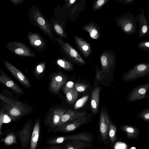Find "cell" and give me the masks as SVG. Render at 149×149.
Here are the masks:
<instances>
[{
    "label": "cell",
    "mask_w": 149,
    "mask_h": 149,
    "mask_svg": "<svg viewBox=\"0 0 149 149\" xmlns=\"http://www.w3.org/2000/svg\"><path fill=\"white\" fill-rule=\"evenodd\" d=\"M115 21L117 25L120 27L125 34L131 35L138 33L137 29L136 18L134 15L128 11L122 16L117 17Z\"/></svg>",
    "instance_id": "1"
},
{
    "label": "cell",
    "mask_w": 149,
    "mask_h": 149,
    "mask_svg": "<svg viewBox=\"0 0 149 149\" xmlns=\"http://www.w3.org/2000/svg\"><path fill=\"white\" fill-rule=\"evenodd\" d=\"M0 98L6 104L5 107L7 114L12 121H16L26 113L25 107L19 102L14 101L13 99L7 98L1 94L0 95Z\"/></svg>",
    "instance_id": "2"
},
{
    "label": "cell",
    "mask_w": 149,
    "mask_h": 149,
    "mask_svg": "<svg viewBox=\"0 0 149 149\" xmlns=\"http://www.w3.org/2000/svg\"><path fill=\"white\" fill-rule=\"evenodd\" d=\"M149 74V59L147 63H139L123 74V81L130 82Z\"/></svg>",
    "instance_id": "3"
},
{
    "label": "cell",
    "mask_w": 149,
    "mask_h": 149,
    "mask_svg": "<svg viewBox=\"0 0 149 149\" xmlns=\"http://www.w3.org/2000/svg\"><path fill=\"white\" fill-rule=\"evenodd\" d=\"M33 124L29 119L24 125L21 130H18L16 132L22 148L27 149L29 145L33 131Z\"/></svg>",
    "instance_id": "4"
},
{
    "label": "cell",
    "mask_w": 149,
    "mask_h": 149,
    "mask_svg": "<svg viewBox=\"0 0 149 149\" xmlns=\"http://www.w3.org/2000/svg\"><path fill=\"white\" fill-rule=\"evenodd\" d=\"M66 111V109L61 108L56 109L46 118L45 124L46 127H48L47 134L52 132L57 127L62 116Z\"/></svg>",
    "instance_id": "5"
},
{
    "label": "cell",
    "mask_w": 149,
    "mask_h": 149,
    "mask_svg": "<svg viewBox=\"0 0 149 149\" xmlns=\"http://www.w3.org/2000/svg\"><path fill=\"white\" fill-rule=\"evenodd\" d=\"M88 118L86 116L79 117L73 119L57 126L52 132L55 133L57 132H68L74 130L82 124L88 122Z\"/></svg>",
    "instance_id": "6"
},
{
    "label": "cell",
    "mask_w": 149,
    "mask_h": 149,
    "mask_svg": "<svg viewBox=\"0 0 149 149\" xmlns=\"http://www.w3.org/2000/svg\"><path fill=\"white\" fill-rule=\"evenodd\" d=\"M149 90V82L137 86L132 89L128 93L127 99L129 102H134L149 97L147 94Z\"/></svg>",
    "instance_id": "7"
},
{
    "label": "cell",
    "mask_w": 149,
    "mask_h": 149,
    "mask_svg": "<svg viewBox=\"0 0 149 149\" xmlns=\"http://www.w3.org/2000/svg\"><path fill=\"white\" fill-rule=\"evenodd\" d=\"M91 137L88 134L81 133L77 134L65 136H60L48 138L46 143L50 145L61 143L68 140H79L89 141Z\"/></svg>",
    "instance_id": "8"
},
{
    "label": "cell",
    "mask_w": 149,
    "mask_h": 149,
    "mask_svg": "<svg viewBox=\"0 0 149 149\" xmlns=\"http://www.w3.org/2000/svg\"><path fill=\"white\" fill-rule=\"evenodd\" d=\"M102 70L108 73L111 68L116 63V56L113 51L110 50L104 51L100 57Z\"/></svg>",
    "instance_id": "9"
},
{
    "label": "cell",
    "mask_w": 149,
    "mask_h": 149,
    "mask_svg": "<svg viewBox=\"0 0 149 149\" xmlns=\"http://www.w3.org/2000/svg\"><path fill=\"white\" fill-rule=\"evenodd\" d=\"M61 48L64 53L76 63L85 65L86 62L76 50L67 42H64L59 40Z\"/></svg>",
    "instance_id": "10"
},
{
    "label": "cell",
    "mask_w": 149,
    "mask_h": 149,
    "mask_svg": "<svg viewBox=\"0 0 149 149\" xmlns=\"http://www.w3.org/2000/svg\"><path fill=\"white\" fill-rule=\"evenodd\" d=\"M141 13L136 15L139 28L138 30L139 37L141 38L149 35V24L147 20L145 13L142 7L140 9Z\"/></svg>",
    "instance_id": "11"
},
{
    "label": "cell",
    "mask_w": 149,
    "mask_h": 149,
    "mask_svg": "<svg viewBox=\"0 0 149 149\" xmlns=\"http://www.w3.org/2000/svg\"><path fill=\"white\" fill-rule=\"evenodd\" d=\"M40 121L37 120L33 127L29 145L27 149H38L40 144L41 138Z\"/></svg>",
    "instance_id": "12"
},
{
    "label": "cell",
    "mask_w": 149,
    "mask_h": 149,
    "mask_svg": "<svg viewBox=\"0 0 149 149\" xmlns=\"http://www.w3.org/2000/svg\"><path fill=\"white\" fill-rule=\"evenodd\" d=\"M110 122L107 113L104 111H102L100 116V129L102 139L103 140H105L107 138Z\"/></svg>",
    "instance_id": "13"
},
{
    "label": "cell",
    "mask_w": 149,
    "mask_h": 149,
    "mask_svg": "<svg viewBox=\"0 0 149 149\" xmlns=\"http://www.w3.org/2000/svg\"><path fill=\"white\" fill-rule=\"evenodd\" d=\"M4 63L6 67L12 74L24 85L27 87L31 86L28 79L20 71L8 62L5 61Z\"/></svg>",
    "instance_id": "14"
},
{
    "label": "cell",
    "mask_w": 149,
    "mask_h": 149,
    "mask_svg": "<svg viewBox=\"0 0 149 149\" xmlns=\"http://www.w3.org/2000/svg\"><path fill=\"white\" fill-rule=\"evenodd\" d=\"M2 136L0 142L1 143H3L7 146H10L13 144H17L18 143V136L13 127L12 130L8 129L3 132Z\"/></svg>",
    "instance_id": "15"
},
{
    "label": "cell",
    "mask_w": 149,
    "mask_h": 149,
    "mask_svg": "<svg viewBox=\"0 0 149 149\" xmlns=\"http://www.w3.org/2000/svg\"><path fill=\"white\" fill-rule=\"evenodd\" d=\"M74 38L76 45L80 52L84 57L88 58L91 53V45L81 37L75 36Z\"/></svg>",
    "instance_id": "16"
},
{
    "label": "cell",
    "mask_w": 149,
    "mask_h": 149,
    "mask_svg": "<svg viewBox=\"0 0 149 149\" xmlns=\"http://www.w3.org/2000/svg\"><path fill=\"white\" fill-rule=\"evenodd\" d=\"M66 78L61 74H56L53 76L49 85L52 91L58 93L62 86L65 83Z\"/></svg>",
    "instance_id": "17"
},
{
    "label": "cell",
    "mask_w": 149,
    "mask_h": 149,
    "mask_svg": "<svg viewBox=\"0 0 149 149\" xmlns=\"http://www.w3.org/2000/svg\"><path fill=\"white\" fill-rule=\"evenodd\" d=\"M83 30L88 32L91 37L95 40L98 39L100 36V31L99 26L93 22L85 24L83 27Z\"/></svg>",
    "instance_id": "18"
},
{
    "label": "cell",
    "mask_w": 149,
    "mask_h": 149,
    "mask_svg": "<svg viewBox=\"0 0 149 149\" xmlns=\"http://www.w3.org/2000/svg\"><path fill=\"white\" fill-rule=\"evenodd\" d=\"M86 112L85 111L79 112L72 110H68L66 111L62 116L58 126L73 119L86 116Z\"/></svg>",
    "instance_id": "19"
},
{
    "label": "cell",
    "mask_w": 149,
    "mask_h": 149,
    "mask_svg": "<svg viewBox=\"0 0 149 149\" xmlns=\"http://www.w3.org/2000/svg\"><path fill=\"white\" fill-rule=\"evenodd\" d=\"M100 91V87H97L91 93V108L92 112L95 114L97 113L99 109Z\"/></svg>",
    "instance_id": "20"
},
{
    "label": "cell",
    "mask_w": 149,
    "mask_h": 149,
    "mask_svg": "<svg viewBox=\"0 0 149 149\" xmlns=\"http://www.w3.org/2000/svg\"><path fill=\"white\" fill-rule=\"evenodd\" d=\"M0 82L11 88L16 92L22 93L23 92L22 89L15 82L11 80L9 78L0 71Z\"/></svg>",
    "instance_id": "21"
},
{
    "label": "cell",
    "mask_w": 149,
    "mask_h": 149,
    "mask_svg": "<svg viewBox=\"0 0 149 149\" xmlns=\"http://www.w3.org/2000/svg\"><path fill=\"white\" fill-rule=\"evenodd\" d=\"M122 129L127 134V137L129 139L137 138L139 134V131L137 128L129 125H124L122 126Z\"/></svg>",
    "instance_id": "22"
},
{
    "label": "cell",
    "mask_w": 149,
    "mask_h": 149,
    "mask_svg": "<svg viewBox=\"0 0 149 149\" xmlns=\"http://www.w3.org/2000/svg\"><path fill=\"white\" fill-rule=\"evenodd\" d=\"M65 93L67 102L70 104H73L78 98V93L74 87Z\"/></svg>",
    "instance_id": "23"
},
{
    "label": "cell",
    "mask_w": 149,
    "mask_h": 149,
    "mask_svg": "<svg viewBox=\"0 0 149 149\" xmlns=\"http://www.w3.org/2000/svg\"><path fill=\"white\" fill-rule=\"evenodd\" d=\"M11 120L10 117L7 115L6 114L1 111L0 114V137L2 136L3 132L1 131V127L4 123H8Z\"/></svg>",
    "instance_id": "24"
},
{
    "label": "cell",
    "mask_w": 149,
    "mask_h": 149,
    "mask_svg": "<svg viewBox=\"0 0 149 149\" xmlns=\"http://www.w3.org/2000/svg\"><path fill=\"white\" fill-rule=\"evenodd\" d=\"M58 64L62 68L68 70L73 69L72 65L68 61L63 59H60L57 61Z\"/></svg>",
    "instance_id": "25"
},
{
    "label": "cell",
    "mask_w": 149,
    "mask_h": 149,
    "mask_svg": "<svg viewBox=\"0 0 149 149\" xmlns=\"http://www.w3.org/2000/svg\"><path fill=\"white\" fill-rule=\"evenodd\" d=\"M116 126L110 122L109 130V135L112 143L114 142L116 140Z\"/></svg>",
    "instance_id": "26"
},
{
    "label": "cell",
    "mask_w": 149,
    "mask_h": 149,
    "mask_svg": "<svg viewBox=\"0 0 149 149\" xmlns=\"http://www.w3.org/2000/svg\"><path fill=\"white\" fill-rule=\"evenodd\" d=\"M137 118H141L145 121H149V108H146L140 112Z\"/></svg>",
    "instance_id": "27"
},
{
    "label": "cell",
    "mask_w": 149,
    "mask_h": 149,
    "mask_svg": "<svg viewBox=\"0 0 149 149\" xmlns=\"http://www.w3.org/2000/svg\"><path fill=\"white\" fill-rule=\"evenodd\" d=\"M109 1L108 0L95 1L93 6V10H101L102 6Z\"/></svg>",
    "instance_id": "28"
},
{
    "label": "cell",
    "mask_w": 149,
    "mask_h": 149,
    "mask_svg": "<svg viewBox=\"0 0 149 149\" xmlns=\"http://www.w3.org/2000/svg\"><path fill=\"white\" fill-rule=\"evenodd\" d=\"M137 47L140 49L149 52V41H143L139 42L137 45Z\"/></svg>",
    "instance_id": "29"
},
{
    "label": "cell",
    "mask_w": 149,
    "mask_h": 149,
    "mask_svg": "<svg viewBox=\"0 0 149 149\" xmlns=\"http://www.w3.org/2000/svg\"><path fill=\"white\" fill-rule=\"evenodd\" d=\"M74 87L78 92H84L86 90L87 86L86 84H83L75 83Z\"/></svg>",
    "instance_id": "30"
},
{
    "label": "cell",
    "mask_w": 149,
    "mask_h": 149,
    "mask_svg": "<svg viewBox=\"0 0 149 149\" xmlns=\"http://www.w3.org/2000/svg\"><path fill=\"white\" fill-rule=\"evenodd\" d=\"M88 97V96H86L79 99L75 104L74 109H78L82 107L86 101Z\"/></svg>",
    "instance_id": "31"
},
{
    "label": "cell",
    "mask_w": 149,
    "mask_h": 149,
    "mask_svg": "<svg viewBox=\"0 0 149 149\" xmlns=\"http://www.w3.org/2000/svg\"><path fill=\"white\" fill-rule=\"evenodd\" d=\"M54 29L59 34L61 35L62 36L67 38L66 35L64 33L62 27L59 25H55L54 26Z\"/></svg>",
    "instance_id": "32"
},
{
    "label": "cell",
    "mask_w": 149,
    "mask_h": 149,
    "mask_svg": "<svg viewBox=\"0 0 149 149\" xmlns=\"http://www.w3.org/2000/svg\"><path fill=\"white\" fill-rule=\"evenodd\" d=\"M104 72L97 67L96 69L95 78L98 80H101L104 77Z\"/></svg>",
    "instance_id": "33"
},
{
    "label": "cell",
    "mask_w": 149,
    "mask_h": 149,
    "mask_svg": "<svg viewBox=\"0 0 149 149\" xmlns=\"http://www.w3.org/2000/svg\"><path fill=\"white\" fill-rule=\"evenodd\" d=\"M74 87V83L71 81L68 82L64 87L63 90L64 93L66 92Z\"/></svg>",
    "instance_id": "34"
},
{
    "label": "cell",
    "mask_w": 149,
    "mask_h": 149,
    "mask_svg": "<svg viewBox=\"0 0 149 149\" xmlns=\"http://www.w3.org/2000/svg\"><path fill=\"white\" fill-rule=\"evenodd\" d=\"M115 147V149H127V146L125 143L118 142L116 143Z\"/></svg>",
    "instance_id": "35"
},
{
    "label": "cell",
    "mask_w": 149,
    "mask_h": 149,
    "mask_svg": "<svg viewBox=\"0 0 149 149\" xmlns=\"http://www.w3.org/2000/svg\"><path fill=\"white\" fill-rule=\"evenodd\" d=\"M134 1V0H121L117 1L118 2L127 5L131 4L133 3Z\"/></svg>",
    "instance_id": "36"
},
{
    "label": "cell",
    "mask_w": 149,
    "mask_h": 149,
    "mask_svg": "<svg viewBox=\"0 0 149 149\" xmlns=\"http://www.w3.org/2000/svg\"><path fill=\"white\" fill-rule=\"evenodd\" d=\"M37 21L38 23L41 26H44L45 24V22L44 19L41 17L37 18Z\"/></svg>",
    "instance_id": "37"
},
{
    "label": "cell",
    "mask_w": 149,
    "mask_h": 149,
    "mask_svg": "<svg viewBox=\"0 0 149 149\" xmlns=\"http://www.w3.org/2000/svg\"><path fill=\"white\" fill-rule=\"evenodd\" d=\"M24 50L21 48H17L15 50V53L19 55H21L24 53Z\"/></svg>",
    "instance_id": "38"
},
{
    "label": "cell",
    "mask_w": 149,
    "mask_h": 149,
    "mask_svg": "<svg viewBox=\"0 0 149 149\" xmlns=\"http://www.w3.org/2000/svg\"><path fill=\"white\" fill-rule=\"evenodd\" d=\"M67 1H68L67 6L68 7H69L74 5L77 1L76 0H70Z\"/></svg>",
    "instance_id": "39"
},
{
    "label": "cell",
    "mask_w": 149,
    "mask_h": 149,
    "mask_svg": "<svg viewBox=\"0 0 149 149\" xmlns=\"http://www.w3.org/2000/svg\"><path fill=\"white\" fill-rule=\"evenodd\" d=\"M37 71L39 73L42 72L43 70V68L40 65H38L37 67Z\"/></svg>",
    "instance_id": "40"
},
{
    "label": "cell",
    "mask_w": 149,
    "mask_h": 149,
    "mask_svg": "<svg viewBox=\"0 0 149 149\" xmlns=\"http://www.w3.org/2000/svg\"><path fill=\"white\" fill-rule=\"evenodd\" d=\"M41 41L40 40H37L34 43L36 45H39L41 44Z\"/></svg>",
    "instance_id": "41"
},
{
    "label": "cell",
    "mask_w": 149,
    "mask_h": 149,
    "mask_svg": "<svg viewBox=\"0 0 149 149\" xmlns=\"http://www.w3.org/2000/svg\"><path fill=\"white\" fill-rule=\"evenodd\" d=\"M49 149H63L60 147L55 146H49Z\"/></svg>",
    "instance_id": "42"
},
{
    "label": "cell",
    "mask_w": 149,
    "mask_h": 149,
    "mask_svg": "<svg viewBox=\"0 0 149 149\" xmlns=\"http://www.w3.org/2000/svg\"><path fill=\"white\" fill-rule=\"evenodd\" d=\"M66 148V149H75L74 147L69 144L67 145Z\"/></svg>",
    "instance_id": "43"
},
{
    "label": "cell",
    "mask_w": 149,
    "mask_h": 149,
    "mask_svg": "<svg viewBox=\"0 0 149 149\" xmlns=\"http://www.w3.org/2000/svg\"><path fill=\"white\" fill-rule=\"evenodd\" d=\"M49 146L48 147L46 148H44L43 149H49Z\"/></svg>",
    "instance_id": "44"
}]
</instances>
